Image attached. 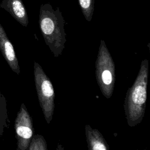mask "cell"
I'll return each mask as SVG.
<instances>
[{
	"label": "cell",
	"mask_w": 150,
	"mask_h": 150,
	"mask_svg": "<svg viewBox=\"0 0 150 150\" xmlns=\"http://www.w3.org/2000/svg\"><path fill=\"white\" fill-rule=\"evenodd\" d=\"M6 119V109L5 99L0 93V135L4 132V129L5 127Z\"/></svg>",
	"instance_id": "11"
},
{
	"label": "cell",
	"mask_w": 150,
	"mask_h": 150,
	"mask_svg": "<svg viewBox=\"0 0 150 150\" xmlns=\"http://www.w3.org/2000/svg\"><path fill=\"white\" fill-rule=\"evenodd\" d=\"M0 49L5 60L13 71L20 74L18 60L12 44L9 40L6 32L0 23Z\"/></svg>",
	"instance_id": "6"
},
{
	"label": "cell",
	"mask_w": 150,
	"mask_h": 150,
	"mask_svg": "<svg viewBox=\"0 0 150 150\" xmlns=\"http://www.w3.org/2000/svg\"><path fill=\"white\" fill-rule=\"evenodd\" d=\"M85 134L89 150H108L110 149L106 140L97 129L93 128L87 124L85 126Z\"/></svg>",
	"instance_id": "8"
},
{
	"label": "cell",
	"mask_w": 150,
	"mask_h": 150,
	"mask_svg": "<svg viewBox=\"0 0 150 150\" xmlns=\"http://www.w3.org/2000/svg\"><path fill=\"white\" fill-rule=\"evenodd\" d=\"M149 62L142 60L137 76L126 93L124 103L125 117L129 127L139 124L143 120L147 100Z\"/></svg>",
	"instance_id": "1"
},
{
	"label": "cell",
	"mask_w": 150,
	"mask_h": 150,
	"mask_svg": "<svg viewBox=\"0 0 150 150\" xmlns=\"http://www.w3.org/2000/svg\"><path fill=\"white\" fill-rule=\"evenodd\" d=\"M0 7L8 12L22 26H28V16L22 0H2Z\"/></svg>",
	"instance_id": "7"
},
{
	"label": "cell",
	"mask_w": 150,
	"mask_h": 150,
	"mask_svg": "<svg viewBox=\"0 0 150 150\" xmlns=\"http://www.w3.org/2000/svg\"><path fill=\"white\" fill-rule=\"evenodd\" d=\"M28 149L47 150V144L44 137L40 135H33Z\"/></svg>",
	"instance_id": "9"
},
{
	"label": "cell",
	"mask_w": 150,
	"mask_h": 150,
	"mask_svg": "<svg viewBox=\"0 0 150 150\" xmlns=\"http://www.w3.org/2000/svg\"><path fill=\"white\" fill-rule=\"evenodd\" d=\"M39 23L45 43L54 56L59 57L66 42L64 21L59 8L54 10L49 4L41 5Z\"/></svg>",
	"instance_id": "2"
},
{
	"label": "cell",
	"mask_w": 150,
	"mask_h": 150,
	"mask_svg": "<svg viewBox=\"0 0 150 150\" xmlns=\"http://www.w3.org/2000/svg\"><path fill=\"white\" fill-rule=\"evenodd\" d=\"M82 12L86 19L91 21L94 11V0H79Z\"/></svg>",
	"instance_id": "10"
},
{
	"label": "cell",
	"mask_w": 150,
	"mask_h": 150,
	"mask_svg": "<svg viewBox=\"0 0 150 150\" xmlns=\"http://www.w3.org/2000/svg\"><path fill=\"white\" fill-rule=\"evenodd\" d=\"M147 46H148V49H149V53H150V42H149V43L148 44Z\"/></svg>",
	"instance_id": "12"
},
{
	"label": "cell",
	"mask_w": 150,
	"mask_h": 150,
	"mask_svg": "<svg viewBox=\"0 0 150 150\" xmlns=\"http://www.w3.org/2000/svg\"><path fill=\"white\" fill-rule=\"evenodd\" d=\"M33 73L38 100L47 124L51 122L54 110L55 94L53 84L41 66L34 62Z\"/></svg>",
	"instance_id": "4"
},
{
	"label": "cell",
	"mask_w": 150,
	"mask_h": 150,
	"mask_svg": "<svg viewBox=\"0 0 150 150\" xmlns=\"http://www.w3.org/2000/svg\"><path fill=\"white\" fill-rule=\"evenodd\" d=\"M15 129L17 139V149H28L34 134L32 119L25 105L21 104L15 121Z\"/></svg>",
	"instance_id": "5"
},
{
	"label": "cell",
	"mask_w": 150,
	"mask_h": 150,
	"mask_svg": "<svg viewBox=\"0 0 150 150\" xmlns=\"http://www.w3.org/2000/svg\"><path fill=\"white\" fill-rule=\"evenodd\" d=\"M96 77L103 95L110 98L115 83V67L104 40H101L96 60Z\"/></svg>",
	"instance_id": "3"
}]
</instances>
